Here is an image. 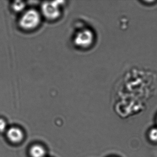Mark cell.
Masks as SVG:
<instances>
[{
	"instance_id": "cell-5",
	"label": "cell",
	"mask_w": 157,
	"mask_h": 157,
	"mask_svg": "<svg viewBox=\"0 0 157 157\" xmlns=\"http://www.w3.org/2000/svg\"><path fill=\"white\" fill-rule=\"evenodd\" d=\"M46 150L44 148L40 145H34L30 149V154L32 157H45Z\"/></svg>"
},
{
	"instance_id": "cell-7",
	"label": "cell",
	"mask_w": 157,
	"mask_h": 157,
	"mask_svg": "<svg viewBox=\"0 0 157 157\" xmlns=\"http://www.w3.org/2000/svg\"><path fill=\"white\" fill-rule=\"evenodd\" d=\"M150 140L152 142H157V128H153L150 130L148 134Z\"/></svg>"
},
{
	"instance_id": "cell-8",
	"label": "cell",
	"mask_w": 157,
	"mask_h": 157,
	"mask_svg": "<svg viewBox=\"0 0 157 157\" xmlns=\"http://www.w3.org/2000/svg\"><path fill=\"white\" fill-rule=\"evenodd\" d=\"M7 130V122L4 119L0 118V132L3 133Z\"/></svg>"
},
{
	"instance_id": "cell-4",
	"label": "cell",
	"mask_w": 157,
	"mask_h": 157,
	"mask_svg": "<svg viewBox=\"0 0 157 157\" xmlns=\"http://www.w3.org/2000/svg\"><path fill=\"white\" fill-rule=\"evenodd\" d=\"M7 138L12 143L17 144L22 141L24 138L23 132L19 128L11 127L7 130Z\"/></svg>"
},
{
	"instance_id": "cell-2",
	"label": "cell",
	"mask_w": 157,
	"mask_h": 157,
	"mask_svg": "<svg viewBox=\"0 0 157 157\" xmlns=\"http://www.w3.org/2000/svg\"><path fill=\"white\" fill-rule=\"evenodd\" d=\"M94 40V34L89 28H84L77 31L74 35L73 42L77 47L86 48L90 46Z\"/></svg>"
},
{
	"instance_id": "cell-6",
	"label": "cell",
	"mask_w": 157,
	"mask_h": 157,
	"mask_svg": "<svg viewBox=\"0 0 157 157\" xmlns=\"http://www.w3.org/2000/svg\"><path fill=\"white\" fill-rule=\"evenodd\" d=\"M12 7L13 11L16 12H20L24 10L25 8V4L22 2H14L13 3Z\"/></svg>"
},
{
	"instance_id": "cell-3",
	"label": "cell",
	"mask_w": 157,
	"mask_h": 157,
	"mask_svg": "<svg viewBox=\"0 0 157 157\" xmlns=\"http://www.w3.org/2000/svg\"><path fill=\"white\" fill-rule=\"evenodd\" d=\"M63 1L45 2L42 4V14L48 21L58 19L61 13V7Z\"/></svg>"
},
{
	"instance_id": "cell-1",
	"label": "cell",
	"mask_w": 157,
	"mask_h": 157,
	"mask_svg": "<svg viewBox=\"0 0 157 157\" xmlns=\"http://www.w3.org/2000/svg\"><path fill=\"white\" fill-rule=\"evenodd\" d=\"M41 21L40 13L36 10L30 9L25 11L20 17L18 24L25 31H32L36 29Z\"/></svg>"
}]
</instances>
